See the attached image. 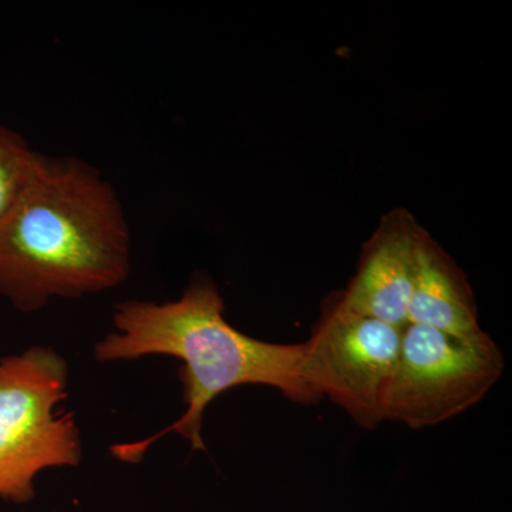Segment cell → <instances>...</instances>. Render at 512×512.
<instances>
[{"label":"cell","mask_w":512,"mask_h":512,"mask_svg":"<svg viewBox=\"0 0 512 512\" xmlns=\"http://www.w3.org/2000/svg\"><path fill=\"white\" fill-rule=\"evenodd\" d=\"M131 235L117 191L93 165L37 153L0 222V296L20 312L123 284Z\"/></svg>","instance_id":"cell-1"},{"label":"cell","mask_w":512,"mask_h":512,"mask_svg":"<svg viewBox=\"0 0 512 512\" xmlns=\"http://www.w3.org/2000/svg\"><path fill=\"white\" fill-rule=\"evenodd\" d=\"M113 323L116 330L94 346L97 362L146 356L183 362V416L150 439L111 447V454L123 463H140L151 444L170 433L190 441L194 451L207 450L202 440L205 410L235 387H272L305 406L320 402L303 380L302 343L282 345L242 333L225 319L224 299L210 279L191 282L177 301L120 303Z\"/></svg>","instance_id":"cell-2"},{"label":"cell","mask_w":512,"mask_h":512,"mask_svg":"<svg viewBox=\"0 0 512 512\" xmlns=\"http://www.w3.org/2000/svg\"><path fill=\"white\" fill-rule=\"evenodd\" d=\"M69 366L56 350L35 346L0 359V498L25 504L47 468L76 467L82 439L67 397Z\"/></svg>","instance_id":"cell-3"},{"label":"cell","mask_w":512,"mask_h":512,"mask_svg":"<svg viewBox=\"0 0 512 512\" xmlns=\"http://www.w3.org/2000/svg\"><path fill=\"white\" fill-rule=\"evenodd\" d=\"M505 360L490 335L464 339L407 323L383 399V421L421 430L477 406L503 376Z\"/></svg>","instance_id":"cell-4"},{"label":"cell","mask_w":512,"mask_h":512,"mask_svg":"<svg viewBox=\"0 0 512 512\" xmlns=\"http://www.w3.org/2000/svg\"><path fill=\"white\" fill-rule=\"evenodd\" d=\"M403 329L346 311L333 296L302 343L303 380L319 400L328 397L357 426L375 430L383 423L384 393L399 357Z\"/></svg>","instance_id":"cell-5"},{"label":"cell","mask_w":512,"mask_h":512,"mask_svg":"<svg viewBox=\"0 0 512 512\" xmlns=\"http://www.w3.org/2000/svg\"><path fill=\"white\" fill-rule=\"evenodd\" d=\"M424 231L406 211L390 212L363 248L357 271L338 301L346 311L404 328Z\"/></svg>","instance_id":"cell-6"},{"label":"cell","mask_w":512,"mask_h":512,"mask_svg":"<svg viewBox=\"0 0 512 512\" xmlns=\"http://www.w3.org/2000/svg\"><path fill=\"white\" fill-rule=\"evenodd\" d=\"M407 323L429 326L457 338L484 335L466 276L424 232Z\"/></svg>","instance_id":"cell-7"},{"label":"cell","mask_w":512,"mask_h":512,"mask_svg":"<svg viewBox=\"0 0 512 512\" xmlns=\"http://www.w3.org/2000/svg\"><path fill=\"white\" fill-rule=\"evenodd\" d=\"M36 156L25 138L0 123V222L22 190Z\"/></svg>","instance_id":"cell-8"}]
</instances>
